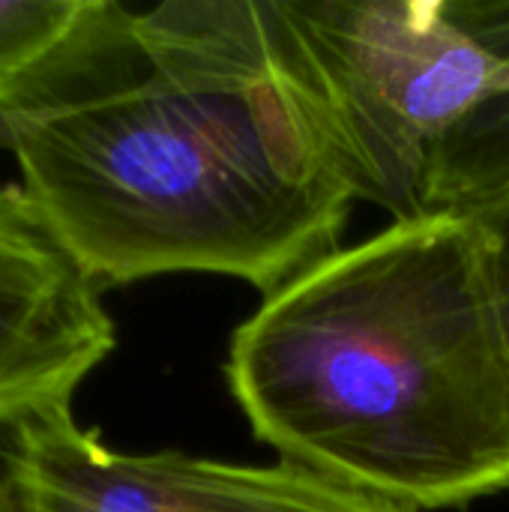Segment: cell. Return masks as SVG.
Returning <instances> with one entry per match:
<instances>
[{
  "instance_id": "6da1fadb",
  "label": "cell",
  "mask_w": 509,
  "mask_h": 512,
  "mask_svg": "<svg viewBox=\"0 0 509 512\" xmlns=\"http://www.w3.org/2000/svg\"><path fill=\"white\" fill-rule=\"evenodd\" d=\"M0 132L96 285L213 273L273 294L339 249L357 201L282 0H93Z\"/></svg>"
},
{
  "instance_id": "9c48e42d",
  "label": "cell",
  "mask_w": 509,
  "mask_h": 512,
  "mask_svg": "<svg viewBox=\"0 0 509 512\" xmlns=\"http://www.w3.org/2000/svg\"><path fill=\"white\" fill-rule=\"evenodd\" d=\"M0 512H24L21 510V498L15 492V483L6 471L3 453H0Z\"/></svg>"
},
{
  "instance_id": "3957f363",
  "label": "cell",
  "mask_w": 509,
  "mask_h": 512,
  "mask_svg": "<svg viewBox=\"0 0 509 512\" xmlns=\"http://www.w3.org/2000/svg\"><path fill=\"white\" fill-rule=\"evenodd\" d=\"M357 201L393 222L453 213L509 111V66L447 0H282Z\"/></svg>"
},
{
  "instance_id": "ba28073f",
  "label": "cell",
  "mask_w": 509,
  "mask_h": 512,
  "mask_svg": "<svg viewBox=\"0 0 509 512\" xmlns=\"http://www.w3.org/2000/svg\"><path fill=\"white\" fill-rule=\"evenodd\" d=\"M471 216L480 219L483 234H486V243H489L498 306H501V318H504V330H507L509 342V192L501 195L498 201L474 210Z\"/></svg>"
},
{
  "instance_id": "8992f818",
  "label": "cell",
  "mask_w": 509,
  "mask_h": 512,
  "mask_svg": "<svg viewBox=\"0 0 509 512\" xmlns=\"http://www.w3.org/2000/svg\"><path fill=\"white\" fill-rule=\"evenodd\" d=\"M93 0H0V108L69 42Z\"/></svg>"
},
{
  "instance_id": "7a4b0ae2",
  "label": "cell",
  "mask_w": 509,
  "mask_h": 512,
  "mask_svg": "<svg viewBox=\"0 0 509 512\" xmlns=\"http://www.w3.org/2000/svg\"><path fill=\"white\" fill-rule=\"evenodd\" d=\"M225 378L255 441L405 512L509 492V342L471 213L372 234L234 330Z\"/></svg>"
},
{
  "instance_id": "277c9868",
  "label": "cell",
  "mask_w": 509,
  "mask_h": 512,
  "mask_svg": "<svg viewBox=\"0 0 509 512\" xmlns=\"http://www.w3.org/2000/svg\"><path fill=\"white\" fill-rule=\"evenodd\" d=\"M0 453L24 512H405L288 462L123 453L69 405L12 426Z\"/></svg>"
},
{
  "instance_id": "5b68a950",
  "label": "cell",
  "mask_w": 509,
  "mask_h": 512,
  "mask_svg": "<svg viewBox=\"0 0 509 512\" xmlns=\"http://www.w3.org/2000/svg\"><path fill=\"white\" fill-rule=\"evenodd\" d=\"M99 285L21 186H0V429L66 408L114 351Z\"/></svg>"
},
{
  "instance_id": "52a82bcc",
  "label": "cell",
  "mask_w": 509,
  "mask_h": 512,
  "mask_svg": "<svg viewBox=\"0 0 509 512\" xmlns=\"http://www.w3.org/2000/svg\"><path fill=\"white\" fill-rule=\"evenodd\" d=\"M453 21L509 66V0H447Z\"/></svg>"
}]
</instances>
